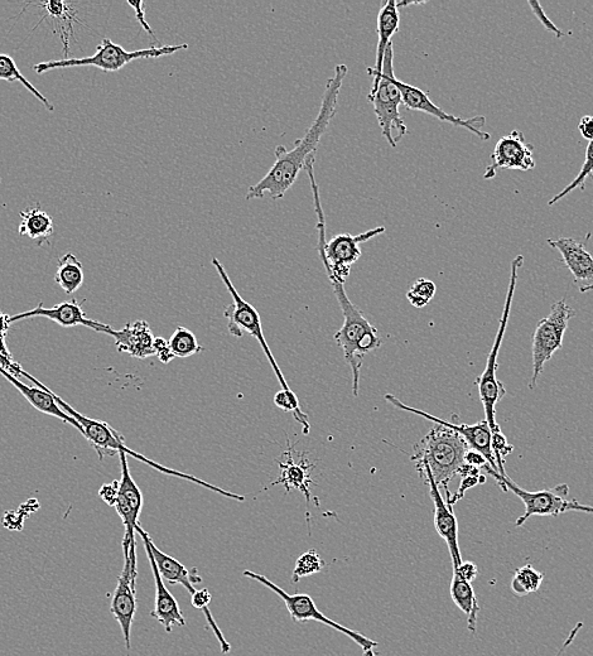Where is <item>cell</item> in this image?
<instances>
[{
  "label": "cell",
  "instance_id": "obj_10",
  "mask_svg": "<svg viewBox=\"0 0 593 656\" xmlns=\"http://www.w3.org/2000/svg\"><path fill=\"white\" fill-rule=\"evenodd\" d=\"M573 316H575V311L562 299V301L554 303L548 317L539 321L533 335V374L530 378L529 389L537 388L544 365L553 358L558 350L562 349L564 334H566L568 323Z\"/></svg>",
  "mask_w": 593,
  "mask_h": 656
},
{
  "label": "cell",
  "instance_id": "obj_26",
  "mask_svg": "<svg viewBox=\"0 0 593 656\" xmlns=\"http://www.w3.org/2000/svg\"><path fill=\"white\" fill-rule=\"evenodd\" d=\"M84 267L72 253H66L57 264L55 281L67 294L75 293L83 287Z\"/></svg>",
  "mask_w": 593,
  "mask_h": 656
},
{
  "label": "cell",
  "instance_id": "obj_28",
  "mask_svg": "<svg viewBox=\"0 0 593 656\" xmlns=\"http://www.w3.org/2000/svg\"><path fill=\"white\" fill-rule=\"evenodd\" d=\"M0 81L21 82L24 88L31 91V94L35 95L36 98L45 105L48 112H53V110H55L46 96L43 95L41 91H38V89L32 85V82L28 81L27 77L22 74L21 70L18 69L16 61H14L11 56L0 55Z\"/></svg>",
  "mask_w": 593,
  "mask_h": 656
},
{
  "label": "cell",
  "instance_id": "obj_4",
  "mask_svg": "<svg viewBox=\"0 0 593 656\" xmlns=\"http://www.w3.org/2000/svg\"><path fill=\"white\" fill-rule=\"evenodd\" d=\"M335 297L339 302L344 323L336 332L335 341L344 352L346 363L353 373V393L358 397L360 390V373L365 356L382 346L378 330L366 320L363 312L350 301L345 291V284L330 281Z\"/></svg>",
  "mask_w": 593,
  "mask_h": 656
},
{
  "label": "cell",
  "instance_id": "obj_20",
  "mask_svg": "<svg viewBox=\"0 0 593 656\" xmlns=\"http://www.w3.org/2000/svg\"><path fill=\"white\" fill-rule=\"evenodd\" d=\"M144 548H146L149 563H151L154 583H156V604L152 616L159 624L165 627L167 633H172L173 626H186L185 616H183L180 606L172 593L168 591L165 581L158 571L156 561H154L151 548H149L146 540H143Z\"/></svg>",
  "mask_w": 593,
  "mask_h": 656
},
{
  "label": "cell",
  "instance_id": "obj_2",
  "mask_svg": "<svg viewBox=\"0 0 593 656\" xmlns=\"http://www.w3.org/2000/svg\"><path fill=\"white\" fill-rule=\"evenodd\" d=\"M9 371H11L13 375H23L24 378H27L28 380H31L33 384H36L37 387L47 390V392L52 395L53 399L56 400V403L59 404V407L64 410L66 414H69V416L75 418L76 421L81 424V427L84 429L83 436L91 443V445H93L96 452H98L100 460H103L105 455L113 456L114 453H117L118 455L119 452H124L125 455L132 456L138 461L147 463V465L151 466L152 469L162 472V474L175 476L178 477V479L194 482V484L205 487V489L214 491L216 494L225 496V498L228 499L245 501V496L243 495H238L234 494V492L226 491L221 489V487L209 484V482L197 479L195 476L168 469V467L159 465V463L149 460V458L144 457L141 455V453L133 451L132 448H129L127 443H125L122 434L115 431V429L110 426V424L96 421V419L85 417L83 414L76 412V410L72 408L70 404H67L64 399H61L59 395L53 393L52 390L46 387L45 384H42L41 381L33 378L31 374H28L27 371H24L17 363H13L11 368H9Z\"/></svg>",
  "mask_w": 593,
  "mask_h": 656
},
{
  "label": "cell",
  "instance_id": "obj_43",
  "mask_svg": "<svg viewBox=\"0 0 593 656\" xmlns=\"http://www.w3.org/2000/svg\"><path fill=\"white\" fill-rule=\"evenodd\" d=\"M364 656H376L374 649L364 651Z\"/></svg>",
  "mask_w": 593,
  "mask_h": 656
},
{
  "label": "cell",
  "instance_id": "obj_35",
  "mask_svg": "<svg viewBox=\"0 0 593 656\" xmlns=\"http://www.w3.org/2000/svg\"><path fill=\"white\" fill-rule=\"evenodd\" d=\"M529 7L532 8L533 13L535 14V17L539 19V22H541L546 28L547 31L552 32L554 36L557 38H562L564 37V32L559 30V28L554 24L551 19L547 17L546 12L543 11V8L541 6V3L539 2H529Z\"/></svg>",
  "mask_w": 593,
  "mask_h": 656
},
{
  "label": "cell",
  "instance_id": "obj_41",
  "mask_svg": "<svg viewBox=\"0 0 593 656\" xmlns=\"http://www.w3.org/2000/svg\"><path fill=\"white\" fill-rule=\"evenodd\" d=\"M9 325H11V323H9V316L0 312V339H3V336L6 335Z\"/></svg>",
  "mask_w": 593,
  "mask_h": 656
},
{
  "label": "cell",
  "instance_id": "obj_31",
  "mask_svg": "<svg viewBox=\"0 0 593 656\" xmlns=\"http://www.w3.org/2000/svg\"><path fill=\"white\" fill-rule=\"evenodd\" d=\"M593 177V139L590 143H588L587 149H586V158H585V163H583V166L581 168L580 173H578V176L573 180L570 185H568L564 190L559 192L556 196L553 197L551 201L548 202L549 206H553L558 204L559 201L564 199V197L572 194L573 191L577 190V188H585V183L587 178Z\"/></svg>",
  "mask_w": 593,
  "mask_h": 656
},
{
  "label": "cell",
  "instance_id": "obj_13",
  "mask_svg": "<svg viewBox=\"0 0 593 656\" xmlns=\"http://www.w3.org/2000/svg\"><path fill=\"white\" fill-rule=\"evenodd\" d=\"M395 85L398 86L400 95H402V104L406 106L409 110H416V112L426 113L431 115V117L440 120V122L448 123L455 125V127L465 128L469 130L472 134H475L476 137L482 139V141H489L491 135L486 132H482L481 128L485 127L486 118L485 117H474L471 119H461L453 117V115L448 114L445 110L441 109L440 106H437L427 93H424L423 90L416 88V86L406 84V82L400 81L395 77Z\"/></svg>",
  "mask_w": 593,
  "mask_h": 656
},
{
  "label": "cell",
  "instance_id": "obj_3",
  "mask_svg": "<svg viewBox=\"0 0 593 656\" xmlns=\"http://www.w3.org/2000/svg\"><path fill=\"white\" fill-rule=\"evenodd\" d=\"M470 450L460 434L435 423L431 431L414 446L411 460L416 469H427L438 487H447L465 470L466 455Z\"/></svg>",
  "mask_w": 593,
  "mask_h": 656
},
{
  "label": "cell",
  "instance_id": "obj_6",
  "mask_svg": "<svg viewBox=\"0 0 593 656\" xmlns=\"http://www.w3.org/2000/svg\"><path fill=\"white\" fill-rule=\"evenodd\" d=\"M188 45L152 46L144 50L127 51L117 45L109 38H104L101 45L96 47L95 55L84 57V59H64L41 62L33 66L38 75L53 70L69 69V67L93 66L105 72H118L124 69L130 62L137 60L158 59V57L170 56L178 51L187 50Z\"/></svg>",
  "mask_w": 593,
  "mask_h": 656
},
{
  "label": "cell",
  "instance_id": "obj_12",
  "mask_svg": "<svg viewBox=\"0 0 593 656\" xmlns=\"http://www.w3.org/2000/svg\"><path fill=\"white\" fill-rule=\"evenodd\" d=\"M484 180H493L498 170L528 172L534 170V147L525 141L523 132L515 129L496 143Z\"/></svg>",
  "mask_w": 593,
  "mask_h": 656
},
{
  "label": "cell",
  "instance_id": "obj_16",
  "mask_svg": "<svg viewBox=\"0 0 593 656\" xmlns=\"http://www.w3.org/2000/svg\"><path fill=\"white\" fill-rule=\"evenodd\" d=\"M136 581L133 576L132 562H130L129 556H125L123 571L118 578V585L113 593L112 604H110V612L119 622L128 651L132 646L130 640H132V626L137 611Z\"/></svg>",
  "mask_w": 593,
  "mask_h": 656
},
{
  "label": "cell",
  "instance_id": "obj_34",
  "mask_svg": "<svg viewBox=\"0 0 593 656\" xmlns=\"http://www.w3.org/2000/svg\"><path fill=\"white\" fill-rule=\"evenodd\" d=\"M485 481H486L485 477H481L480 475L464 476V479H462L461 485L460 487H458L456 494L451 495V492L450 490H448V487H445L446 494H447L446 503L451 506L455 505L457 501L464 499L466 491L471 490L472 487H475L476 485H479L480 482H485Z\"/></svg>",
  "mask_w": 593,
  "mask_h": 656
},
{
  "label": "cell",
  "instance_id": "obj_38",
  "mask_svg": "<svg viewBox=\"0 0 593 656\" xmlns=\"http://www.w3.org/2000/svg\"><path fill=\"white\" fill-rule=\"evenodd\" d=\"M453 573L457 574L462 580L472 583L479 576V569H477L474 562H462L461 566L453 569Z\"/></svg>",
  "mask_w": 593,
  "mask_h": 656
},
{
  "label": "cell",
  "instance_id": "obj_36",
  "mask_svg": "<svg viewBox=\"0 0 593 656\" xmlns=\"http://www.w3.org/2000/svg\"><path fill=\"white\" fill-rule=\"evenodd\" d=\"M154 352H156L158 359L163 364H170L173 359H176L175 355H173L170 342L162 339V337H156L154 339Z\"/></svg>",
  "mask_w": 593,
  "mask_h": 656
},
{
  "label": "cell",
  "instance_id": "obj_33",
  "mask_svg": "<svg viewBox=\"0 0 593 656\" xmlns=\"http://www.w3.org/2000/svg\"><path fill=\"white\" fill-rule=\"evenodd\" d=\"M437 287L435 282L426 278H419L412 284L407 292V299L413 307L423 308L436 296Z\"/></svg>",
  "mask_w": 593,
  "mask_h": 656
},
{
  "label": "cell",
  "instance_id": "obj_37",
  "mask_svg": "<svg viewBox=\"0 0 593 656\" xmlns=\"http://www.w3.org/2000/svg\"><path fill=\"white\" fill-rule=\"evenodd\" d=\"M128 6L134 9V12H136L138 23L141 24L143 30L146 31L148 35L153 38L154 43H156L157 45L158 43L157 37L156 35H154L151 26H149L148 22L146 21V9H144V2H128Z\"/></svg>",
  "mask_w": 593,
  "mask_h": 656
},
{
  "label": "cell",
  "instance_id": "obj_27",
  "mask_svg": "<svg viewBox=\"0 0 593 656\" xmlns=\"http://www.w3.org/2000/svg\"><path fill=\"white\" fill-rule=\"evenodd\" d=\"M286 462H281L282 476L281 479L274 482L273 485L283 484L287 491L297 489L305 494L307 503H310V474L307 471L305 462L294 463L292 457V448L286 453Z\"/></svg>",
  "mask_w": 593,
  "mask_h": 656
},
{
  "label": "cell",
  "instance_id": "obj_23",
  "mask_svg": "<svg viewBox=\"0 0 593 656\" xmlns=\"http://www.w3.org/2000/svg\"><path fill=\"white\" fill-rule=\"evenodd\" d=\"M0 374H2L4 378H6L9 383H11L13 387L28 400V403H30L32 407L47 414V416L56 417L67 424H71V426L75 427L77 431L84 434V429L81 427V424L77 422L75 418L66 414L47 390L37 387V385L36 387H31V385L23 384L21 380L16 378V375L9 373V371L2 368V366H0Z\"/></svg>",
  "mask_w": 593,
  "mask_h": 656
},
{
  "label": "cell",
  "instance_id": "obj_30",
  "mask_svg": "<svg viewBox=\"0 0 593 656\" xmlns=\"http://www.w3.org/2000/svg\"><path fill=\"white\" fill-rule=\"evenodd\" d=\"M168 342H170L175 358H190V356L204 351V347L200 346L194 332L186 327L178 326Z\"/></svg>",
  "mask_w": 593,
  "mask_h": 656
},
{
  "label": "cell",
  "instance_id": "obj_22",
  "mask_svg": "<svg viewBox=\"0 0 593 656\" xmlns=\"http://www.w3.org/2000/svg\"><path fill=\"white\" fill-rule=\"evenodd\" d=\"M547 243L561 253L576 283H582V287L593 284V257L587 252L585 244L570 238L549 239Z\"/></svg>",
  "mask_w": 593,
  "mask_h": 656
},
{
  "label": "cell",
  "instance_id": "obj_24",
  "mask_svg": "<svg viewBox=\"0 0 593 656\" xmlns=\"http://www.w3.org/2000/svg\"><path fill=\"white\" fill-rule=\"evenodd\" d=\"M450 593L452 601L467 616V626H469L470 633L475 634L480 605L472 583L462 580L457 574L453 573Z\"/></svg>",
  "mask_w": 593,
  "mask_h": 656
},
{
  "label": "cell",
  "instance_id": "obj_18",
  "mask_svg": "<svg viewBox=\"0 0 593 656\" xmlns=\"http://www.w3.org/2000/svg\"><path fill=\"white\" fill-rule=\"evenodd\" d=\"M103 334L114 337L115 345L120 352L134 356L137 359H146L156 355L154 352V339L151 327L146 321L129 322L123 330L115 331L106 325Z\"/></svg>",
  "mask_w": 593,
  "mask_h": 656
},
{
  "label": "cell",
  "instance_id": "obj_5",
  "mask_svg": "<svg viewBox=\"0 0 593 656\" xmlns=\"http://www.w3.org/2000/svg\"><path fill=\"white\" fill-rule=\"evenodd\" d=\"M523 264V255H517V257L513 259V262H511L510 283L508 293H506L504 313L503 316H501L498 334H496L494 345L491 347L484 373H482L480 378L476 380L481 403L484 405L485 421L488 422L491 433L493 434L501 431L498 423H496V404H498L506 394L503 383H501L498 376H496L499 369V351L501 345H503L506 327H508L511 305H513L515 287H517L519 277V269L523 267Z\"/></svg>",
  "mask_w": 593,
  "mask_h": 656
},
{
  "label": "cell",
  "instance_id": "obj_40",
  "mask_svg": "<svg viewBox=\"0 0 593 656\" xmlns=\"http://www.w3.org/2000/svg\"><path fill=\"white\" fill-rule=\"evenodd\" d=\"M466 463H467V465H471V466H475V467H479V466L484 467V465H486V463H488V461H486L485 457L480 455L479 452H476L474 450H470L469 452H467V455H466Z\"/></svg>",
  "mask_w": 593,
  "mask_h": 656
},
{
  "label": "cell",
  "instance_id": "obj_11",
  "mask_svg": "<svg viewBox=\"0 0 593 656\" xmlns=\"http://www.w3.org/2000/svg\"><path fill=\"white\" fill-rule=\"evenodd\" d=\"M243 576L250 578V580L257 581L262 583L263 586L269 588L274 593H277V596L281 598L286 605L289 615L294 622H307V621H317L320 624L331 627L339 633L344 634L347 638L355 641L356 644L360 646L364 651L374 649L375 646H378L376 641L371 640L368 636L358 633L351 629H347L346 626L337 624L336 621L331 620L330 617H327L323 612L318 610L315 602L308 595H303V593H296V595H289L286 591L282 590L281 587H278L276 583H273L271 580H268L267 577L262 576L252 571H244Z\"/></svg>",
  "mask_w": 593,
  "mask_h": 656
},
{
  "label": "cell",
  "instance_id": "obj_42",
  "mask_svg": "<svg viewBox=\"0 0 593 656\" xmlns=\"http://www.w3.org/2000/svg\"><path fill=\"white\" fill-rule=\"evenodd\" d=\"M581 293H588L593 291V284H590V286L582 287L580 288Z\"/></svg>",
  "mask_w": 593,
  "mask_h": 656
},
{
  "label": "cell",
  "instance_id": "obj_17",
  "mask_svg": "<svg viewBox=\"0 0 593 656\" xmlns=\"http://www.w3.org/2000/svg\"><path fill=\"white\" fill-rule=\"evenodd\" d=\"M32 317H46L48 320L56 322L57 325L62 327L86 326L93 328L96 332H101V334H103L104 328L106 327L103 323L90 320V318L86 317L83 307L80 306V303H77L76 299L62 302L60 305L52 308H45L40 303V305L31 311L9 316V323H16Z\"/></svg>",
  "mask_w": 593,
  "mask_h": 656
},
{
  "label": "cell",
  "instance_id": "obj_7",
  "mask_svg": "<svg viewBox=\"0 0 593 656\" xmlns=\"http://www.w3.org/2000/svg\"><path fill=\"white\" fill-rule=\"evenodd\" d=\"M484 469L494 477L501 489L513 491L523 501L525 513L515 523L517 528L523 527L532 516H559L570 513V511H580V513L593 515V506L583 505L575 499H568L570 487L567 484L557 485L553 489L527 491L515 484L508 476L501 475L498 471L491 469L489 463L484 465Z\"/></svg>",
  "mask_w": 593,
  "mask_h": 656
},
{
  "label": "cell",
  "instance_id": "obj_32",
  "mask_svg": "<svg viewBox=\"0 0 593 656\" xmlns=\"http://www.w3.org/2000/svg\"><path fill=\"white\" fill-rule=\"evenodd\" d=\"M325 567V561L321 558L315 549H311L306 553H303L300 558L297 559L296 567L293 569L292 578L293 582H298L301 578L313 576V574L320 573Z\"/></svg>",
  "mask_w": 593,
  "mask_h": 656
},
{
  "label": "cell",
  "instance_id": "obj_14",
  "mask_svg": "<svg viewBox=\"0 0 593 656\" xmlns=\"http://www.w3.org/2000/svg\"><path fill=\"white\" fill-rule=\"evenodd\" d=\"M385 399H387L389 403H392L394 407L406 410V412L418 414V416L426 418L428 421L437 424H443V426H446L452 429V431L457 432L462 438H464L471 450L479 452L480 455L484 456L485 460L488 461L491 469L499 472L498 463H496L495 455L493 452V447H491V437H493V433H491L488 422L481 421L476 424L447 422L443 421V419L432 416V414L423 412V410L408 407V405L400 402V400L395 398L392 394L385 395Z\"/></svg>",
  "mask_w": 593,
  "mask_h": 656
},
{
  "label": "cell",
  "instance_id": "obj_29",
  "mask_svg": "<svg viewBox=\"0 0 593 656\" xmlns=\"http://www.w3.org/2000/svg\"><path fill=\"white\" fill-rule=\"evenodd\" d=\"M544 580V574L537 571L530 564L520 567L515 571L513 580H511V591L517 596H527L530 593L537 592L541 588Z\"/></svg>",
  "mask_w": 593,
  "mask_h": 656
},
{
  "label": "cell",
  "instance_id": "obj_21",
  "mask_svg": "<svg viewBox=\"0 0 593 656\" xmlns=\"http://www.w3.org/2000/svg\"><path fill=\"white\" fill-rule=\"evenodd\" d=\"M136 533L141 535L142 540H146L151 548L154 561H156L158 571L161 573L163 581L170 583V585H181L186 588L190 595H194L196 592L195 583H201L202 578L197 573V569L194 568L192 571L183 566L181 562H178L177 559L168 556V554L163 553L161 549L156 547L151 537L147 532L141 527V524L137 525Z\"/></svg>",
  "mask_w": 593,
  "mask_h": 656
},
{
  "label": "cell",
  "instance_id": "obj_39",
  "mask_svg": "<svg viewBox=\"0 0 593 656\" xmlns=\"http://www.w3.org/2000/svg\"><path fill=\"white\" fill-rule=\"evenodd\" d=\"M578 130L582 134V137L587 139V141H592L593 139V117L592 115H586L580 120L578 124Z\"/></svg>",
  "mask_w": 593,
  "mask_h": 656
},
{
  "label": "cell",
  "instance_id": "obj_8",
  "mask_svg": "<svg viewBox=\"0 0 593 656\" xmlns=\"http://www.w3.org/2000/svg\"><path fill=\"white\" fill-rule=\"evenodd\" d=\"M393 60V43H390L384 57L382 79H380L378 88L368 94V99L374 105L375 117L385 141L395 148L408 134V128L399 112L402 95L394 82Z\"/></svg>",
  "mask_w": 593,
  "mask_h": 656
},
{
  "label": "cell",
  "instance_id": "obj_25",
  "mask_svg": "<svg viewBox=\"0 0 593 656\" xmlns=\"http://www.w3.org/2000/svg\"><path fill=\"white\" fill-rule=\"evenodd\" d=\"M21 224H19V234L27 236L32 240H47L48 236L53 234L55 223L53 217L46 211L33 207L21 212Z\"/></svg>",
  "mask_w": 593,
  "mask_h": 656
},
{
  "label": "cell",
  "instance_id": "obj_19",
  "mask_svg": "<svg viewBox=\"0 0 593 656\" xmlns=\"http://www.w3.org/2000/svg\"><path fill=\"white\" fill-rule=\"evenodd\" d=\"M400 14L395 0L383 2L378 14V46H376L375 66L369 67L368 74L373 77L370 93L378 88L383 75L384 57L392 38L399 31Z\"/></svg>",
  "mask_w": 593,
  "mask_h": 656
},
{
  "label": "cell",
  "instance_id": "obj_9",
  "mask_svg": "<svg viewBox=\"0 0 593 656\" xmlns=\"http://www.w3.org/2000/svg\"><path fill=\"white\" fill-rule=\"evenodd\" d=\"M212 265H214L216 272L219 273L221 281L224 282L225 287L228 288V291L233 297V303L230 306L225 308L224 317L228 320V330L231 335L235 337H243L244 334L254 337L255 340L259 342L260 347H262L265 356L271 364L274 374H276L279 384H281L282 390L286 392H291V388L287 384V380L284 379L282 370L279 369L276 359L271 349L267 344L263 334L262 318H260L259 312L250 305L243 297L240 296L239 292L236 291L233 282L230 281L228 273H226L223 264L220 263L218 258H212Z\"/></svg>",
  "mask_w": 593,
  "mask_h": 656
},
{
  "label": "cell",
  "instance_id": "obj_15",
  "mask_svg": "<svg viewBox=\"0 0 593 656\" xmlns=\"http://www.w3.org/2000/svg\"><path fill=\"white\" fill-rule=\"evenodd\" d=\"M424 482L429 487V495L435 504V528L438 535L445 540L448 552H450L453 569L461 566L462 561L460 545H458V523L451 505L446 503L440 491V487L427 469H417Z\"/></svg>",
  "mask_w": 593,
  "mask_h": 656
},
{
  "label": "cell",
  "instance_id": "obj_1",
  "mask_svg": "<svg viewBox=\"0 0 593 656\" xmlns=\"http://www.w3.org/2000/svg\"><path fill=\"white\" fill-rule=\"evenodd\" d=\"M347 72H349V67L346 65L335 66L334 76L327 80L320 112H318L315 122L308 128L303 138L298 139L292 149L288 151L283 146L276 148V162L262 180L249 187L245 200H260L269 196L273 201H278L282 200L291 190L301 171L305 170L308 159L315 156L323 134L327 132L332 119L335 118Z\"/></svg>",
  "mask_w": 593,
  "mask_h": 656
}]
</instances>
